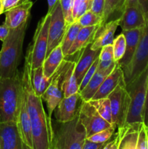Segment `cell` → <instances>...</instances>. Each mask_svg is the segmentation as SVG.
<instances>
[{"mask_svg": "<svg viewBox=\"0 0 148 149\" xmlns=\"http://www.w3.org/2000/svg\"><path fill=\"white\" fill-rule=\"evenodd\" d=\"M53 139L52 149H82L86 139L84 127L79 115L68 122H52Z\"/></svg>", "mask_w": 148, "mask_h": 149, "instance_id": "obj_4", "label": "cell"}, {"mask_svg": "<svg viewBox=\"0 0 148 149\" xmlns=\"http://www.w3.org/2000/svg\"><path fill=\"white\" fill-rule=\"evenodd\" d=\"M3 13V5H2V1L1 0H0V15H1Z\"/></svg>", "mask_w": 148, "mask_h": 149, "instance_id": "obj_45", "label": "cell"}, {"mask_svg": "<svg viewBox=\"0 0 148 149\" xmlns=\"http://www.w3.org/2000/svg\"><path fill=\"white\" fill-rule=\"evenodd\" d=\"M81 29V26L78 21L73 22L71 25L67 26L66 32H65V34L62 39V43H61L62 50L65 55V58L66 57L68 50L73 45L75 39H76L77 35Z\"/></svg>", "mask_w": 148, "mask_h": 149, "instance_id": "obj_28", "label": "cell"}, {"mask_svg": "<svg viewBox=\"0 0 148 149\" xmlns=\"http://www.w3.org/2000/svg\"><path fill=\"white\" fill-rule=\"evenodd\" d=\"M120 18L109 21L99 26L93 42L91 45V49L93 50L101 49L103 47L108 45H113L114 40V33L119 26Z\"/></svg>", "mask_w": 148, "mask_h": 149, "instance_id": "obj_19", "label": "cell"}, {"mask_svg": "<svg viewBox=\"0 0 148 149\" xmlns=\"http://www.w3.org/2000/svg\"><path fill=\"white\" fill-rule=\"evenodd\" d=\"M104 143H97L91 142V141L86 139L85 142H84V146H83L82 149H98Z\"/></svg>", "mask_w": 148, "mask_h": 149, "instance_id": "obj_42", "label": "cell"}, {"mask_svg": "<svg viewBox=\"0 0 148 149\" xmlns=\"http://www.w3.org/2000/svg\"><path fill=\"white\" fill-rule=\"evenodd\" d=\"M126 45V38L123 33L119 34L113 40V55H114V61L115 63H118L124 55Z\"/></svg>", "mask_w": 148, "mask_h": 149, "instance_id": "obj_31", "label": "cell"}, {"mask_svg": "<svg viewBox=\"0 0 148 149\" xmlns=\"http://www.w3.org/2000/svg\"><path fill=\"white\" fill-rule=\"evenodd\" d=\"M57 0H47L48 1V12L51 11L53 7L55 6V3L57 2Z\"/></svg>", "mask_w": 148, "mask_h": 149, "instance_id": "obj_44", "label": "cell"}, {"mask_svg": "<svg viewBox=\"0 0 148 149\" xmlns=\"http://www.w3.org/2000/svg\"><path fill=\"white\" fill-rule=\"evenodd\" d=\"M24 93L22 73L12 78L0 79V123L17 122Z\"/></svg>", "mask_w": 148, "mask_h": 149, "instance_id": "obj_3", "label": "cell"}, {"mask_svg": "<svg viewBox=\"0 0 148 149\" xmlns=\"http://www.w3.org/2000/svg\"><path fill=\"white\" fill-rule=\"evenodd\" d=\"M62 7V13L65 20L67 26L73 23V7L74 0H59Z\"/></svg>", "mask_w": 148, "mask_h": 149, "instance_id": "obj_34", "label": "cell"}, {"mask_svg": "<svg viewBox=\"0 0 148 149\" xmlns=\"http://www.w3.org/2000/svg\"><path fill=\"white\" fill-rule=\"evenodd\" d=\"M0 142L1 149H24L17 122L0 123Z\"/></svg>", "mask_w": 148, "mask_h": 149, "instance_id": "obj_14", "label": "cell"}, {"mask_svg": "<svg viewBox=\"0 0 148 149\" xmlns=\"http://www.w3.org/2000/svg\"><path fill=\"white\" fill-rule=\"evenodd\" d=\"M90 104L95 108L99 114L104 119H105L109 123L113 124L112 120V111L111 106H110V100L108 97L97 99V100H91L88 101Z\"/></svg>", "mask_w": 148, "mask_h": 149, "instance_id": "obj_29", "label": "cell"}, {"mask_svg": "<svg viewBox=\"0 0 148 149\" xmlns=\"http://www.w3.org/2000/svg\"><path fill=\"white\" fill-rule=\"evenodd\" d=\"M123 81H125L123 69L120 68L118 63H117L113 71L104 79L91 100L107 97L117 87V86Z\"/></svg>", "mask_w": 148, "mask_h": 149, "instance_id": "obj_21", "label": "cell"}, {"mask_svg": "<svg viewBox=\"0 0 148 149\" xmlns=\"http://www.w3.org/2000/svg\"><path fill=\"white\" fill-rule=\"evenodd\" d=\"M91 0H74L73 7V21H77L84 13L91 9Z\"/></svg>", "mask_w": 148, "mask_h": 149, "instance_id": "obj_33", "label": "cell"}, {"mask_svg": "<svg viewBox=\"0 0 148 149\" xmlns=\"http://www.w3.org/2000/svg\"><path fill=\"white\" fill-rule=\"evenodd\" d=\"M1 1H3V0H1Z\"/></svg>", "mask_w": 148, "mask_h": 149, "instance_id": "obj_51", "label": "cell"}, {"mask_svg": "<svg viewBox=\"0 0 148 149\" xmlns=\"http://www.w3.org/2000/svg\"><path fill=\"white\" fill-rule=\"evenodd\" d=\"M79 119L86 130V138L113 125L103 119L88 101H84L81 105Z\"/></svg>", "mask_w": 148, "mask_h": 149, "instance_id": "obj_12", "label": "cell"}, {"mask_svg": "<svg viewBox=\"0 0 148 149\" xmlns=\"http://www.w3.org/2000/svg\"><path fill=\"white\" fill-rule=\"evenodd\" d=\"M143 28L132 29V30L122 31V33L124 34L125 38H126V50H125L123 57L118 63L123 69V71L129 66L134 56L139 40L142 36Z\"/></svg>", "mask_w": 148, "mask_h": 149, "instance_id": "obj_20", "label": "cell"}, {"mask_svg": "<svg viewBox=\"0 0 148 149\" xmlns=\"http://www.w3.org/2000/svg\"><path fill=\"white\" fill-rule=\"evenodd\" d=\"M120 140V132L118 130L117 133L115 134V135L113 136V138H111V139H110L106 143L103 149H118Z\"/></svg>", "mask_w": 148, "mask_h": 149, "instance_id": "obj_38", "label": "cell"}, {"mask_svg": "<svg viewBox=\"0 0 148 149\" xmlns=\"http://www.w3.org/2000/svg\"><path fill=\"white\" fill-rule=\"evenodd\" d=\"M99 26L100 25L89 26V27H81L77 35L76 39H75L73 45L68 50L65 58L75 55V53L86 47L87 45L92 43Z\"/></svg>", "mask_w": 148, "mask_h": 149, "instance_id": "obj_22", "label": "cell"}, {"mask_svg": "<svg viewBox=\"0 0 148 149\" xmlns=\"http://www.w3.org/2000/svg\"><path fill=\"white\" fill-rule=\"evenodd\" d=\"M145 14L139 6H127L120 17L119 26L122 31H128L145 27Z\"/></svg>", "mask_w": 148, "mask_h": 149, "instance_id": "obj_17", "label": "cell"}, {"mask_svg": "<svg viewBox=\"0 0 148 149\" xmlns=\"http://www.w3.org/2000/svg\"><path fill=\"white\" fill-rule=\"evenodd\" d=\"M105 0H91V9L92 12L102 17Z\"/></svg>", "mask_w": 148, "mask_h": 149, "instance_id": "obj_37", "label": "cell"}, {"mask_svg": "<svg viewBox=\"0 0 148 149\" xmlns=\"http://www.w3.org/2000/svg\"><path fill=\"white\" fill-rule=\"evenodd\" d=\"M28 21L17 29H10L0 50V79L17 74L23 52V45Z\"/></svg>", "mask_w": 148, "mask_h": 149, "instance_id": "obj_2", "label": "cell"}, {"mask_svg": "<svg viewBox=\"0 0 148 149\" xmlns=\"http://www.w3.org/2000/svg\"><path fill=\"white\" fill-rule=\"evenodd\" d=\"M64 59L65 55L62 50L61 45H59L56 47L45 58L42 64L44 77L46 79L50 78L56 72Z\"/></svg>", "mask_w": 148, "mask_h": 149, "instance_id": "obj_23", "label": "cell"}, {"mask_svg": "<svg viewBox=\"0 0 148 149\" xmlns=\"http://www.w3.org/2000/svg\"><path fill=\"white\" fill-rule=\"evenodd\" d=\"M33 6L31 1L22 0L21 2L5 13L4 24L10 29H17L28 21L30 12Z\"/></svg>", "mask_w": 148, "mask_h": 149, "instance_id": "obj_15", "label": "cell"}, {"mask_svg": "<svg viewBox=\"0 0 148 149\" xmlns=\"http://www.w3.org/2000/svg\"><path fill=\"white\" fill-rule=\"evenodd\" d=\"M126 86L125 81L121 82L107 97L110 100L113 124L118 128L126 125L130 107L131 97Z\"/></svg>", "mask_w": 148, "mask_h": 149, "instance_id": "obj_9", "label": "cell"}, {"mask_svg": "<svg viewBox=\"0 0 148 149\" xmlns=\"http://www.w3.org/2000/svg\"><path fill=\"white\" fill-rule=\"evenodd\" d=\"M77 21L81 27H89L97 25H100V26L102 25V17L89 10L86 12Z\"/></svg>", "mask_w": 148, "mask_h": 149, "instance_id": "obj_30", "label": "cell"}, {"mask_svg": "<svg viewBox=\"0 0 148 149\" xmlns=\"http://www.w3.org/2000/svg\"><path fill=\"white\" fill-rule=\"evenodd\" d=\"M17 123L23 144L28 148L33 149L31 124H30V116L28 111L27 102H26L25 93H23L21 103H20V111H19Z\"/></svg>", "mask_w": 148, "mask_h": 149, "instance_id": "obj_18", "label": "cell"}, {"mask_svg": "<svg viewBox=\"0 0 148 149\" xmlns=\"http://www.w3.org/2000/svg\"><path fill=\"white\" fill-rule=\"evenodd\" d=\"M50 22V13L44 16L39 21L28 49L31 53L32 64L31 68H39L42 66L46 58L48 47V36H49V26Z\"/></svg>", "mask_w": 148, "mask_h": 149, "instance_id": "obj_7", "label": "cell"}, {"mask_svg": "<svg viewBox=\"0 0 148 149\" xmlns=\"http://www.w3.org/2000/svg\"><path fill=\"white\" fill-rule=\"evenodd\" d=\"M145 17L146 23L134 56L129 66L123 71L126 85L134 81L148 66V14L145 15Z\"/></svg>", "mask_w": 148, "mask_h": 149, "instance_id": "obj_6", "label": "cell"}, {"mask_svg": "<svg viewBox=\"0 0 148 149\" xmlns=\"http://www.w3.org/2000/svg\"><path fill=\"white\" fill-rule=\"evenodd\" d=\"M99 63V58L93 63L92 65H91L89 68L88 71H86V73L84 75V78H83L82 81H81V84L79 85V92H81L86 86L87 85L89 81L91 80V79L92 78V77L94 76V74H95L96 71L97 70V65Z\"/></svg>", "mask_w": 148, "mask_h": 149, "instance_id": "obj_36", "label": "cell"}, {"mask_svg": "<svg viewBox=\"0 0 148 149\" xmlns=\"http://www.w3.org/2000/svg\"><path fill=\"white\" fill-rule=\"evenodd\" d=\"M147 130L144 122L118 128L120 134L118 149H147Z\"/></svg>", "mask_w": 148, "mask_h": 149, "instance_id": "obj_10", "label": "cell"}, {"mask_svg": "<svg viewBox=\"0 0 148 149\" xmlns=\"http://www.w3.org/2000/svg\"><path fill=\"white\" fill-rule=\"evenodd\" d=\"M48 13H50V22L46 58L56 47L61 45L67 30V25L59 0L57 1L51 11Z\"/></svg>", "mask_w": 148, "mask_h": 149, "instance_id": "obj_11", "label": "cell"}, {"mask_svg": "<svg viewBox=\"0 0 148 149\" xmlns=\"http://www.w3.org/2000/svg\"><path fill=\"white\" fill-rule=\"evenodd\" d=\"M127 6H139L145 15L148 14V0H127Z\"/></svg>", "mask_w": 148, "mask_h": 149, "instance_id": "obj_39", "label": "cell"}, {"mask_svg": "<svg viewBox=\"0 0 148 149\" xmlns=\"http://www.w3.org/2000/svg\"><path fill=\"white\" fill-rule=\"evenodd\" d=\"M31 64V53L28 49L22 77L28 111L31 124L33 149H52L53 139L52 120L45 113L42 98L36 95L33 90L30 77Z\"/></svg>", "mask_w": 148, "mask_h": 149, "instance_id": "obj_1", "label": "cell"}, {"mask_svg": "<svg viewBox=\"0 0 148 149\" xmlns=\"http://www.w3.org/2000/svg\"><path fill=\"white\" fill-rule=\"evenodd\" d=\"M113 69L107 70V71H97V70L89 82L81 92H79L81 98L84 101H89L92 99L104 79L113 71Z\"/></svg>", "mask_w": 148, "mask_h": 149, "instance_id": "obj_24", "label": "cell"}, {"mask_svg": "<svg viewBox=\"0 0 148 149\" xmlns=\"http://www.w3.org/2000/svg\"><path fill=\"white\" fill-rule=\"evenodd\" d=\"M22 0H3V13H5L10 9L13 8L21 2Z\"/></svg>", "mask_w": 148, "mask_h": 149, "instance_id": "obj_40", "label": "cell"}, {"mask_svg": "<svg viewBox=\"0 0 148 149\" xmlns=\"http://www.w3.org/2000/svg\"><path fill=\"white\" fill-rule=\"evenodd\" d=\"M144 123L148 127V83L147 88V95H146V101L145 105V111H144Z\"/></svg>", "mask_w": 148, "mask_h": 149, "instance_id": "obj_43", "label": "cell"}, {"mask_svg": "<svg viewBox=\"0 0 148 149\" xmlns=\"http://www.w3.org/2000/svg\"><path fill=\"white\" fill-rule=\"evenodd\" d=\"M10 31V28L4 23H3L2 25H0V41L4 42V39L8 36Z\"/></svg>", "mask_w": 148, "mask_h": 149, "instance_id": "obj_41", "label": "cell"}, {"mask_svg": "<svg viewBox=\"0 0 148 149\" xmlns=\"http://www.w3.org/2000/svg\"><path fill=\"white\" fill-rule=\"evenodd\" d=\"M71 62V61H68L65 58L63 60L56 72L52 76V81L50 84L41 96L42 100L46 102L48 116L51 119L55 109L64 97V77Z\"/></svg>", "mask_w": 148, "mask_h": 149, "instance_id": "obj_8", "label": "cell"}, {"mask_svg": "<svg viewBox=\"0 0 148 149\" xmlns=\"http://www.w3.org/2000/svg\"><path fill=\"white\" fill-rule=\"evenodd\" d=\"M26 1H31V0H26Z\"/></svg>", "mask_w": 148, "mask_h": 149, "instance_id": "obj_50", "label": "cell"}, {"mask_svg": "<svg viewBox=\"0 0 148 149\" xmlns=\"http://www.w3.org/2000/svg\"><path fill=\"white\" fill-rule=\"evenodd\" d=\"M148 83V66L132 82L126 84V90L131 97L126 125L144 122V111L146 101Z\"/></svg>", "mask_w": 148, "mask_h": 149, "instance_id": "obj_5", "label": "cell"}, {"mask_svg": "<svg viewBox=\"0 0 148 149\" xmlns=\"http://www.w3.org/2000/svg\"><path fill=\"white\" fill-rule=\"evenodd\" d=\"M114 61L113 45H108L103 47L100 50L99 55V63L97 65V71H107L113 69L116 64Z\"/></svg>", "mask_w": 148, "mask_h": 149, "instance_id": "obj_27", "label": "cell"}, {"mask_svg": "<svg viewBox=\"0 0 148 149\" xmlns=\"http://www.w3.org/2000/svg\"><path fill=\"white\" fill-rule=\"evenodd\" d=\"M0 149H1V142H0Z\"/></svg>", "mask_w": 148, "mask_h": 149, "instance_id": "obj_49", "label": "cell"}, {"mask_svg": "<svg viewBox=\"0 0 148 149\" xmlns=\"http://www.w3.org/2000/svg\"><path fill=\"white\" fill-rule=\"evenodd\" d=\"M30 77H31L32 84H33V87L35 93H36V95L39 96L41 83L42 79L44 78V72L42 66H40L36 68H33V69L31 68Z\"/></svg>", "mask_w": 148, "mask_h": 149, "instance_id": "obj_35", "label": "cell"}, {"mask_svg": "<svg viewBox=\"0 0 148 149\" xmlns=\"http://www.w3.org/2000/svg\"><path fill=\"white\" fill-rule=\"evenodd\" d=\"M83 99L79 93L63 97L54 110L55 121L58 122H68L79 115Z\"/></svg>", "mask_w": 148, "mask_h": 149, "instance_id": "obj_13", "label": "cell"}, {"mask_svg": "<svg viewBox=\"0 0 148 149\" xmlns=\"http://www.w3.org/2000/svg\"><path fill=\"white\" fill-rule=\"evenodd\" d=\"M116 128H117L116 125H113L110 127L103 130L91 135L89 138H87L86 139L91 142L97 143H104L111 139V138L114 135L115 130Z\"/></svg>", "mask_w": 148, "mask_h": 149, "instance_id": "obj_32", "label": "cell"}, {"mask_svg": "<svg viewBox=\"0 0 148 149\" xmlns=\"http://www.w3.org/2000/svg\"><path fill=\"white\" fill-rule=\"evenodd\" d=\"M127 0H105L102 15V24L119 19L126 7Z\"/></svg>", "mask_w": 148, "mask_h": 149, "instance_id": "obj_25", "label": "cell"}, {"mask_svg": "<svg viewBox=\"0 0 148 149\" xmlns=\"http://www.w3.org/2000/svg\"><path fill=\"white\" fill-rule=\"evenodd\" d=\"M106 143H107V142H106ZM106 143H104L103 144L102 146H100L98 149H103V148H104V145H105V144H106Z\"/></svg>", "mask_w": 148, "mask_h": 149, "instance_id": "obj_46", "label": "cell"}, {"mask_svg": "<svg viewBox=\"0 0 148 149\" xmlns=\"http://www.w3.org/2000/svg\"><path fill=\"white\" fill-rule=\"evenodd\" d=\"M147 149H148V130H147Z\"/></svg>", "mask_w": 148, "mask_h": 149, "instance_id": "obj_48", "label": "cell"}, {"mask_svg": "<svg viewBox=\"0 0 148 149\" xmlns=\"http://www.w3.org/2000/svg\"><path fill=\"white\" fill-rule=\"evenodd\" d=\"M75 65V61H71L68 70L65 72L63 84L64 97H67L77 93H79V86L74 74Z\"/></svg>", "mask_w": 148, "mask_h": 149, "instance_id": "obj_26", "label": "cell"}, {"mask_svg": "<svg viewBox=\"0 0 148 149\" xmlns=\"http://www.w3.org/2000/svg\"><path fill=\"white\" fill-rule=\"evenodd\" d=\"M23 145H24V144H23ZM24 149H31V148H28V147H27V146H26L24 145Z\"/></svg>", "mask_w": 148, "mask_h": 149, "instance_id": "obj_47", "label": "cell"}, {"mask_svg": "<svg viewBox=\"0 0 148 149\" xmlns=\"http://www.w3.org/2000/svg\"><path fill=\"white\" fill-rule=\"evenodd\" d=\"M91 44H89L84 49L78 52V55L75 61V65L74 74L76 77L78 86L81 84L86 71L100 55L101 49L93 50L91 49Z\"/></svg>", "mask_w": 148, "mask_h": 149, "instance_id": "obj_16", "label": "cell"}]
</instances>
